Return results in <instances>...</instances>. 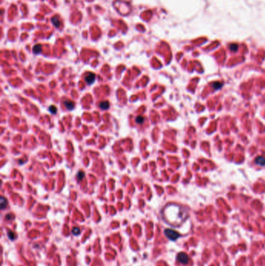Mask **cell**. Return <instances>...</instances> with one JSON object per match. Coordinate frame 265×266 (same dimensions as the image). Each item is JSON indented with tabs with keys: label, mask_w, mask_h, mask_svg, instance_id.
Returning <instances> with one entry per match:
<instances>
[{
	"label": "cell",
	"mask_w": 265,
	"mask_h": 266,
	"mask_svg": "<svg viewBox=\"0 0 265 266\" xmlns=\"http://www.w3.org/2000/svg\"><path fill=\"white\" fill-rule=\"evenodd\" d=\"M72 234L75 236H77V235H79L80 234V230L79 229L78 227H75V228H73V230H72Z\"/></svg>",
	"instance_id": "obj_13"
},
{
	"label": "cell",
	"mask_w": 265,
	"mask_h": 266,
	"mask_svg": "<svg viewBox=\"0 0 265 266\" xmlns=\"http://www.w3.org/2000/svg\"><path fill=\"white\" fill-rule=\"evenodd\" d=\"M177 260L181 264H187V262H188V256L185 253H180L177 255Z\"/></svg>",
	"instance_id": "obj_3"
},
{
	"label": "cell",
	"mask_w": 265,
	"mask_h": 266,
	"mask_svg": "<svg viewBox=\"0 0 265 266\" xmlns=\"http://www.w3.org/2000/svg\"><path fill=\"white\" fill-rule=\"evenodd\" d=\"M11 216H12L11 214H9V215H7V216H6V219H10L12 218Z\"/></svg>",
	"instance_id": "obj_17"
},
{
	"label": "cell",
	"mask_w": 265,
	"mask_h": 266,
	"mask_svg": "<svg viewBox=\"0 0 265 266\" xmlns=\"http://www.w3.org/2000/svg\"><path fill=\"white\" fill-rule=\"evenodd\" d=\"M237 48H238V46H237L236 45H231V46H230V49H231L232 51H236L237 50Z\"/></svg>",
	"instance_id": "obj_16"
},
{
	"label": "cell",
	"mask_w": 265,
	"mask_h": 266,
	"mask_svg": "<svg viewBox=\"0 0 265 266\" xmlns=\"http://www.w3.org/2000/svg\"><path fill=\"white\" fill-rule=\"evenodd\" d=\"M144 120H145V118H144L143 117H142V116H138V117L136 118V119H135V121H136L138 124H142V123L144 122Z\"/></svg>",
	"instance_id": "obj_14"
},
{
	"label": "cell",
	"mask_w": 265,
	"mask_h": 266,
	"mask_svg": "<svg viewBox=\"0 0 265 266\" xmlns=\"http://www.w3.org/2000/svg\"><path fill=\"white\" fill-rule=\"evenodd\" d=\"M49 110L51 111V113H52V114H54V113H56L57 112V109H56V107H54V106H51L50 107H49Z\"/></svg>",
	"instance_id": "obj_15"
},
{
	"label": "cell",
	"mask_w": 265,
	"mask_h": 266,
	"mask_svg": "<svg viewBox=\"0 0 265 266\" xmlns=\"http://www.w3.org/2000/svg\"><path fill=\"white\" fill-rule=\"evenodd\" d=\"M8 237H9V238L11 240H14L16 239V234L13 232H12V231H9L8 232Z\"/></svg>",
	"instance_id": "obj_12"
},
{
	"label": "cell",
	"mask_w": 265,
	"mask_h": 266,
	"mask_svg": "<svg viewBox=\"0 0 265 266\" xmlns=\"http://www.w3.org/2000/svg\"><path fill=\"white\" fill-rule=\"evenodd\" d=\"M164 234H165V236H166L168 239H169L170 240H177V238H179L180 236L177 232H176V231H174V230H170V229H166V230H165Z\"/></svg>",
	"instance_id": "obj_2"
},
{
	"label": "cell",
	"mask_w": 265,
	"mask_h": 266,
	"mask_svg": "<svg viewBox=\"0 0 265 266\" xmlns=\"http://www.w3.org/2000/svg\"><path fill=\"white\" fill-rule=\"evenodd\" d=\"M41 49H42L41 45H35V46L33 47V53H34V54H40V53L41 52Z\"/></svg>",
	"instance_id": "obj_8"
},
{
	"label": "cell",
	"mask_w": 265,
	"mask_h": 266,
	"mask_svg": "<svg viewBox=\"0 0 265 266\" xmlns=\"http://www.w3.org/2000/svg\"><path fill=\"white\" fill-rule=\"evenodd\" d=\"M7 200L4 197H1L0 199V205H1V209H4V208L7 206Z\"/></svg>",
	"instance_id": "obj_7"
},
{
	"label": "cell",
	"mask_w": 265,
	"mask_h": 266,
	"mask_svg": "<svg viewBox=\"0 0 265 266\" xmlns=\"http://www.w3.org/2000/svg\"><path fill=\"white\" fill-rule=\"evenodd\" d=\"M163 219L169 225L177 227L188 218V210L183 205L176 203L167 204L161 212Z\"/></svg>",
	"instance_id": "obj_1"
},
{
	"label": "cell",
	"mask_w": 265,
	"mask_h": 266,
	"mask_svg": "<svg viewBox=\"0 0 265 266\" xmlns=\"http://www.w3.org/2000/svg\"><path fill=\"white\" fill-rule=\"evenodd\" d=\"M84 177H85V173L83 172V171H79L77 174V180H78V181H82L84 178Z\"/></svg>",
	"instance_id": "obj_11"
},
{
	"label": "cell",
	"mask_w": 265,
	"mask_h": 266,
	"mask_svg": "<svg viewBox=\"0 0 265 266\" xmlns=\"http://www.w3.org/2000/svg\"><path fill=\"white\" fill-rule=\"evenodd\" d=\"M51 21H52L53 24H54L56 27H59V26H60V21L59 20L58 18L54 17V18L52 19V20H51Z\"/></svg>",
	"instance_id": "obj_10"
},
{
	"label": "cell",
	"mask_w": 265,
	"mask_h": 266,
	"mask_svg": "<svg viewBox=\"0 0 265 266\" xmlns=\"http://www.w3.org/2000/svg\"><path fill=\"white\" fill-rule=\"evenodd\" d=\"M255 163L260 166H264L265 165V157H257L255 160Z\"/></svg>",
	"instance_id": "obj_5"
},
{
	"label": "cell",
	"mask_w": 265,
	"mask_h": 266,
	"mask_svg": "<svg viewBox=\"0 0 265 266\" xmlns=\"http://www.w3.org/2000/svg\"><path fill=\"white\" fill-rule=\"evenodd\" d=\"M99 106H100V107L101 109L106 110V109H108V108H109L110 104H109V103H108L107 101H102V102L100 103Z\"/></svg>",
	"instance_id": "obj_9"
},
{
	"label": "cell",
	"mask_w": 265,
	"mask_h": 266,
	"mask_svg": "<svg viewBox=\"0 0 265 266\" xmlns=\"http://www.w3.org/2000/svg\"><path fill=\"white\" fill-rule=\"evenodd\" d=\"M64 104H65V107L68 110H72L74 107V103L70 101H65L64 102Z\"/></svg>",
	"instance_id": "obj_6"
},
{
	"label": "cell",
	"mask_w": 265,
	"mask_h": 266,
	"mask_svg": "<svg viewBox=\"0 0 265 266\" xmlns=\"http://www.w3.org/2000/svg\"><path fill=\"white\" fill-rule=\"evenodd\" d=\"M85 80L88 84L93 83L94 80H95V74H93L92 72H88L85 77Z\"/></svg>",
	"instance_id": "obj_4"
}]
</instances>
